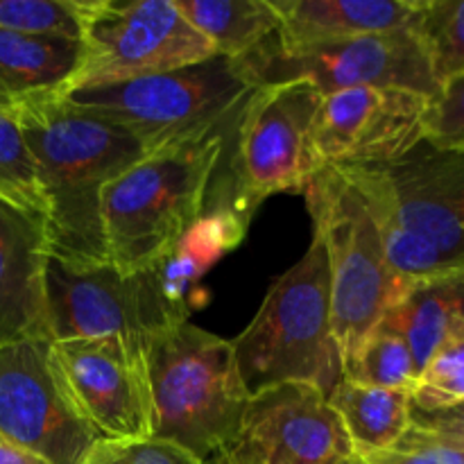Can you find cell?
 <instances>
[{
	"label": "cell",
	"instance_id": "7402d4cb",
	"mask_svg": "<svg viewBox=\"0 0 464 464\" xmlns=\"http://www.w3.org/2000/svg\"><path fill=\"white\" fill-rule=\"evenodd\" d=\"M420 370L406 340L394 331L376 326L343 362V379L365 388L412 392Z\"/></svg>",
	"mask_w": 464,
	"mask_h": 464
},
{
	"label": "cell",
	"instance_id": "277c9868",
	"mask_svg": "<svg viewBox=\"0 0 464 464\" xmlns=\"http://www.w3.org/2000/svg\"><path fill=\"white\" fill-rule=\"evenodd\" d=\"M231 347L249 394L281 383H308L329 397L343 379V358L331 322L329 261L317 236L304 258L272 284Z\"/></svg>",
	"mask_w": 464,
	"mask_h": 464
},
{
	"label": "cell",
	"instance_id": "52a82bcc",
	"mask_svg": "<svg viewBox=\"0 0 464 464\" xmlns=\"http://www.w3.org/2000/svg\"><path fill=\"white\" fill-rule=\"evenodd\" d=\"M254 93L234 59L134 77L66 93V102L139 136L150 150L231 127Z\"/></svg>",
	"mask_w": 464,
	"mask_h": 464
},
{
	"label": "cell",
	"instance_id": "d6986e66",
	"mask_svg": "<svg viewBox=\"0 0 464 464\" xmlns=\"http://www.w3.org/2000/svg\"><path fill=\"white\" fill-rule=\"evenodd\" d=\"M464 322V270L408 285L397 304L385 313L381 329L406 340L417 370H424L440 344Z\"/></svg>",
	"mask_w": 464,
	"mask_h": 464
},
{
	"label": "cell",
	"instance_id": "cb8c5ba5",
	"mask_svg": "<svg viewBox=\"0 0 464 464\" xmlns=\"http://www.w3.org/2000/svg\"><path fill=\"white\" fill-rule=\"evenodd\" d=\"M0 198L25 211L44 216L45 199L41 193L36 163L21 125L12 113L0 111Z\"/></svg>",
	"mask_w": 464,
	"mask_h": 464
},
{
	"label": "cell",
	"instance_id": "ac0fdd59",
	"mask_svg": "<svg viewBox=\"0 0 464 464\" xmlns=\"http://www.w3.org/2000/svg\"><path fill=\"white\" fill-rule=\"evenodd\" d=\"M80 59L82 41L0 30V111L66 98Z\"/></svg>",
	"mask_w": 464,
	"mask_h": 464
},
{
	"label": "cell",
	"instance_id": "4dcf8cb0",
	"mask_svg": "<svg viewBox=\"0 0 464 464\" xmlns=\"http://www.w3.org/2000/svg\"><path fill=\"white\" fill-rule=\"evenodd\" d=\"M0 464H53V462H50L48 458L41 456V453L21 447V444L12 442V440L0 435Z\"/></svg>",
	"mask_w": 464,
	"mask_h": 464
},
{
	"label": "cell",
	"instance_id": "8992f818",
	"mask_svg": "<svg viewBox=\"0 0 464 464\" xmlns=\"http://www.w3.org/2000/svg\"><path fill=\"white\" fill-rule=\"evenodd\" d=\"M304 199L313 236L326 249L331 322L344 362L401 299L411 281L390 266L379 227L344 170L320 168L304 188Z\"/></svg>",
	"mask_w": 464,
	"mask_h": 464
},
{
	"label": "cell",
	"instance_id": "ba28073f",
	"mask_svg": "<svg viewBox=\"0 0 464 464\" xmlns=\"http://www.w3.org/2000/svg\"><path fill=\"white\" fill-rule=\"evenodd\" d=\"M322 93L308 82L258 86L240 109L231 136L234 159L229 204L252 222L254 211L276 193H304L320 170L313 122Z\"/></svg>",
	"mask_w": 464,
	"mask_h": 464
},
{
	"label": "cell",
	"instance_id": "d6a6232c",
	"mask_svg": "<svg viewBox=\"0 0 464 464\" xmlns=\"http://www.w3.org/2000/svg\"><path fill=\"white\" fill-rule=\"evenodd\" d=\"M356 464H365V462H361V460H358V458H356Z\"/></svg>",
	"mask_w": 464,
	"mask_h": 464
},
{
	"label": "cell",
	"instance_id": "603a6c76",
	"mask_svg": "<svg viewBox=\"0 0 464 464\" xmlns=\"http://www.w3.org/2000/svg\"><path fill=\"white\" fill-rule=\"evenodd\" d=\"M415 32L440 84L464 72V0H421Z\"/></svg>",
	"mask_w": 464,
	"mask_h": 464
},
{
	"label": "cell",
	"instance_id": "7a4b0ae2",
	"mask_svg": "<svg viewBox=\"0 0 464 464\" xmlns=\"http://www.w3.org/2000/svg\"><path fill=\"white\" fill-rule=\"evenodd\" d=\"M370 208L390 266L424 281L464 270V152L421 140L385 168H340Z\"/></svg>",
	"mask_w": 464,
	"mask_h": 464
},
{
	"label": "cell",
	"instance_id": "ffe728a7",
	"mask_svg": "<svg viewBox=\"0 0 464 464\" xmlns=\"http://www.w3.org/2000/svg\"><path fill=\"white\" fill-rule=\"evenodd\" d=\"M326 399L343 421L356 458L394 449L411 429L412 399L406 390L365 388L340 379Z\"/></svg>",
	"mask_w": 464,
	"mask_h": 464
},
{
	"label": "cell",
	"instance_id": "2e32d148",
	"mask_svg": "<svg viewBox=\"0 0 464 464\" xmlns=\"http://www.w3.org/2000/svg\"><path fill=\"white\" fill-rule=\"evenodd\" d=\"M45 258L48 236L44 216L0 198V344L48 335Z\"/></svg>",
	"mask_w": 464,
	"mask_h": 464
},
{
	"label": "cell",
	"instance_id": "4316f807",
	"mask_svg": "<svg viewBox=\"0 0 464 464\" xmlns=\"http://www.w3.org/2000/svg\"><path fill=\"white\" fill-rule=\"evenodd\" d=\"M424 143L442 152H464V72L442 82L429 100Z\"/></svg>",
	"mask_w": 464,
	"mask_h": 464
},
{
	"label": "cell",
	"instance_id": "9a60e30c",
	"mask_svg": "<svg viewBox=\"0 0 464 464\" xmlns=\"http://www.w3.org/2000/svg\"><path fill=\"white\" fill-rule=\"evenodd\" d=\"M71 397L100 438L154 435L145 352L121 338L53 343Z\"/></svg>",
	"mask_w": 464,
	"mask_h": 464
},
{
	"label": "cell",
	"instance_id": "30bf717a",
	"mask_svg": "<svg viewBox=\"0 0 464 464\" xmlns=\"http://www.w3.org/2000/svg\"><path fill=\"white\" fill-rule=\"evenodd\" d=\"M211 57H218L216 50L175 0H84L82 59L71 91L159 75Z\"/></svg>",
	"mask_w": 464,
	"mask_h": 464
},
{
	"label": "cell",
	"instance_id": "f1b7e54d",
	"mask_svg": "<svg viewBox=\"0 0 464 464\" xmlns=\"http://www.w3.org/2000/svg\"><path fill=\"white\" fill-rule=\"evenodd\" d=\"M358 460L365 464H464V447L411 426L394 449Z\"/></svg>",
	"mask_w": 464,
	"mask_h": 464
},
{
	"label": "cell",
	"instance_id": "44dd1931",
	"mask_svg": "<svg viewBox=\"0 0 464 464\" xmlns=\"http://www.w3.org/2000/svg\"><path fill=\"white\" fill-rule=\"evenodd\" d=\"M175 5L218 57H247L279 32L270 0H175Z\"/></svg>",
	"mask_w": 464,
	"mask_h": 464
},
{
	"label": "cell",
	"instance_id": "5b68a950",
	"mask_svg": "<svg viewBox=\"0 0 464 464\" xmlns=\"http://www.w3.org/2000/svg\"><path fill=\"white\" fill-rule=\"evenodd\" d=\"M154 435L199 460L220 451L249 401L231 340L190 322L152 335L145 344Z\"/></svg>",
	"mask_w": 464,
	"mask_h": 464
},
{
	"label": "cell",
	"instance_id": "7c38bea8",
	"mask_svg": "<svg viewBox=\"0 0 464 464\" xmlns=\"http://www.w3.org/2000/svg\"><path fill=\"white\" fill-rule=\"evenodd\" d=\"M0 435L53 464H82L100 438L72 401L48 335L0 344Z\"/></svg>",
	"mask_w": 464,
	"mask_h": 464
},
{
	"label": "cell",
	"instance_id": "5bb4252c",
	"mask_svg": "<svg viewBox=\"0 0 464 464\" xmlns=\"http://www.w3.org/2000/svg\"><path fill=\"white\" fill-rule=\"evenodd\" d=\"M426 95L392 86H358L322 95L313 148L322 168H385L424 140Z\"/></svg>",
	"mask_w": 464,
	"mask_h": 464
},
{
	"label": "cell",
	"instance_id": "9c48e42d",
	"mask_svg": "<svg viewBox=\"0 0 464 464\" xmlns=\"http://www.w3.org/2000/svg\"><path fill=\"white\" fill-rule=\"evenodd\" d=\"M45 326L53 343L121 338L143 349L152 335L188 322L168 299L157 267L122 272L111 263L75 267L45 258Z\"/></svg>",
	"mask_w": 464,
	"mask_h": 464
},
{
	"label": "cell",
	"instance_id": "f546056e",
	"mask_svg": "<svg viewBox=\"0 0 464 464\" xmlns=\"http://www.w3.org/2000/svg\"><path fill=\"white\" fill-rule=\"evenodd\" d=\"M411 426L464 447V401L429 412L412 408Z\"/></svg>",
	"mask_w": 464,
	"mask_h": 464
},
{
	"label": "cell",
	"instance_id": "1f68e13d",
	"mask_svg": "<svg viewBox=\"0 0 464 464\" xmlns=\"http://www.w3.org/2000/svg\"><path fill=\"white\" fill-rule=\"evenodd\" d=\"M344 464H356V458H353V460H349V462H344Z\"/></svg>",
	"mask_w": 464,
	"mask_h": 464
},
{
	"label": "cell",
	"instance_id": "d4e9b609",
	"mask_svg": "<svg viewBox=\"0 0 464 464\" xmlns=\"http://www.w3.org/2000/svg\"><path fill=\"white\" fill-rule=\"evenodd\" d=\"M84 0H0V30L82 41Z\"/></svg>",
	"mask_w": 464,
	"mask_h": 464
},
{
	"label": "cell",
	"instance_id": "4fadbf2b",
	"mask_svg": "<svg viewBox=\"0 0 464 464\" xmlns=\"http://www.w3.org/2000/svg\"><path fill=\"white\" fill-rule=\"evenodd\" d=\"M353 449L322 390L281 383L249 394L247 408L213 464H344Z\"/></svg>",
	"mask_w": 464,
	"mask_h": 464
},
{
	"label": "cell",
	"instance_id": "3957f363",
	"mask_svg": "<svg viewBox=\"0 0 464 464\" xmlns=\"http://www.w3.org/2000/svg\"><path fill=\"white\" fill-rule=\"evenodd\" d=\"M234 125L163 145L104 188L107 263L122 272L148 270L179 243L207 208Z\"/></svg>",
	"mask_w": 464,
	"mask_h": 464
},
{
	"label": "cell",
	"instance_id": "8fae6325",
	"mask_svg": "<svg viewBox=\"0 0 464 464\" xmlns=\"http://www.w3.org/2000/svg\"><path fill=\"white\" fill-rule=\"evenodd\" d=\"M252 89L285 82H308L322 95L358 86H392L433 98L440 82L415 30L370 34L335 44L281 48L276 36L234 59Z\"/></svg>",
	"mask_w": 464,
	"mask_h": 464
},
{
	"label": "cell",
	"instance_id": "e0dca14e",
	"mask_svg": "<svg viewBox=\"0 0 464 464\" xmlns=\"http://www.w3.org/2000/svg\"><path fill=\"white\" fill-rule=\"evenodd\" d=\"M279 16L281 48L335 44L415 30L421 0H270Z\"/></svg>",
	"mask_w": 464,
	"mask_h": 464
},
{
	"label": "cell",
	"instance_id": "6da1fadb",
	"mask_svg": "<svg viewBox=\"0 0 464 464\" xmlns=\"http://www.w3.org/2000/svg\"><path fill=\"white\" fill-rule=\"evenodd\" d=\"M45 199L48 254L75 267L107 263L102 195L152 150L131 131L89 116L63 98L14 113Z\"/></svg>",
	"mask_w": 464,
	"mask_h": 464
},
{
	"label": "cell",
	"instance_id": "83f0119b",
	"mask_svg": "<svg viewBox=\"0 0 464 464\" xmlns=\"http://www.w3.org/2000/svg\"><path fill=\"white\" fill-rule=\"evenodd\" d=\"M82 464H208L168 440H107L98 438Z\"/></svg>",
	"mask_w": 464,
	"mask_h": 464
},
{
	"label": "cell",
	"instance_id": "484cf974",
	"mask_svg": "<svg viewBox=\"0 0 464 464\" xmlns=\"http://www.w3.org/2000/svg\"><path fill=\"white\" fill-rule=\"evenodd\" d=\"M411 399L412 408L426 412L464 401V322L420 372Z\"/></svg>",
	"mask_w": 464,
	"mask_h": 464
}]
</instances>
